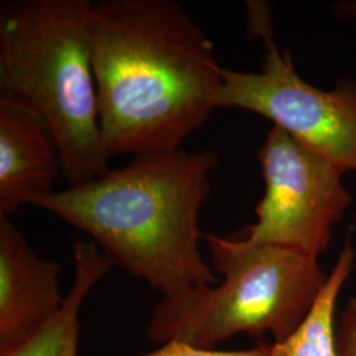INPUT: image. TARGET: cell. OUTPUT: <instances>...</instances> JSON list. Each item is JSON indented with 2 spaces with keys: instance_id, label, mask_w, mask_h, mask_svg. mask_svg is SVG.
I'll use <instances>...</instances> for the list:
<instances>
[{
  "instance_id": "obj_12",
  "label": "cell",
  "mask_w": 356,
  "mask_h": 356,
  "mask_svg": "<svg viewBox=\"0 0 356 356\" xmlns=\"http://www.w3.org/2000/svg\"><path fill=\"white\" fill-rule=\"evenodd\" d=\"M338 356H356V297L346 306L337 327Z\"/></svg>"
},
{
  "instance_id": "obj_6",
  "label": "cell",
  "mask_w": 356,
  "mask_h": 356,
  "mask_svg": "<svg viewBox=\"0 0 356 356\" xmlns=\"http://www.w3.org/2000/svg\"><path fill=\"white\" fill-rule=\"evenodd\" d=\"M266 191L245 238L318 259L353 198L343 170L272 126L257 151Z\"/></svg>"
},
{
  "instance_id": "obj_2",
  "label": "cell",
  "mask_w": 356,
  "mask_h": 356,
  "mask_svg": "<svg viewBox=\"0 0 356 356\" xmlns=\"http://www.w3.org/2000/svg\"><path fill=\"white\" fill-rule=\"evenodd\" d=\"M218 161L210 149L147 153L32 204L88 234L114 267L170 297L216 284L200 251V213Z\"/></svg>"
},
{
  "instance_id": "obj_1",
  "label": "cell",
  "mask_w": 356,
  "mask_h": 356,
  "mask_svg": "<svg viewBox=\"0 0 356 356\" xmlns=\"http://www.w3.org/2000/svg\"><path fill=\"white\" fill-rule=\"evenodd\" d=\"M90 33L110 159L179 149L219 108L214 45L176 0L97 1Z\"/></svg>"
},
{
  "instance_id": "obj_3",
  "label": "cell",
  "mask_w": 356,
  "mask_h": 356,
  "mask_svg": "<svg viewBox=\"0 0 356 356\" xmlns=\"http://www.w3.org/2000/svg\"><path fill=\"white\" fill-rule=\"evenodd\" d=\"M92 4L90 0L0 4V99L28 107L47 122L69 186L111 170L91 61Z\"/></svg>"
},
{
  "instance_id": "obj_7",
  "label": "cell",
  "mask_w": 356,
  "mask_h": 356,
  "mask_svg": "<svg viewBox=\"0 0 356 356\" xmlns=\"http://www.w3.org/2000/svg\"><path fill=\"white\" fill-rule=\"evenodd\" d=\"M61 264L40 257L10 218L0 216V353L40 330L63 307Z\"/></svg>"
},
{
  "instance_id": "obj_9",
  "label": "cell",
  "mask_w": 356,
  "mask_h": 356,
  "mask_svg": "<svg viewBox=\"0 0 356 356\" xmlns=\"http://www.w3.org/2000/svg\"><path fill=\"white\" fill-rule=\"evenodd\" d=\"M73 252L76 277L60 312L32 337L0 356H78L81 307L95 284L114 266L94 241H76Z\"/></svg>"
},
{
  "instance_id": "obj_13",
  "label": "cell",
  "mask_w": 356,
  "mask_h": 356,
  "mask_svg": "<svg viewBox=\"0 0 356 356\" xmlns=\"http://www.w3.org/2000/svg\"><path fill=\"white\" fill-rule=\"evenodd\" d=\"M248 16V29L251 35H259L264 40L272 38V24H270V13L267 4L250 1L247 6Z\"/></svg>"
},
{
  "instance_id": "obj_4",
  "label": "cell",
  "mask_w": 356,
  "mask_h": 356,
  "mask_svg": "<svg viewBox=\"0 0 356 356\" xmlns=\"http://www.w3.org/2000/svg\"><path fill=\"white\" fill-rule=\"evenodd\" d=\"M222 280L164 297L154 307L148 338L213 348L235 335L286 339L314 305L327 275L318 259L245 236L204 234Z\"/></svg>"
},
{
  "instance_id": "obj_10",
  "label": "cell",
  "mask_w": 356,
  "mask_h": 356,
  "mask_svg": "<svg viewBox=\"0 0 356 356\" xmlns=\"http://www.w3.org/2000/svg\"><path fill=\"white\" fill-rule=\"evenodd\" d=\"M355 256L353 245L346 243L305 319L286 339L270 344V356H338L335 307Z\"/></svg>"
},
{
  "instance_id": "obj_5",
  "label": "cell",
  "mask_w": 356,
  "mask_h": 356,
  "mask_svg": "<svg viewBox=\"0 0 356 356\" xmlns=\"http://www.w3.org/2000/svg\"><path fill=\"white\" fill-rule=\"evenodd\" d=\"M267 54L259 72L222 67L219 108L260 115L296 140L356 175V81L342 78L319 89L300 76L289 51L273 38L264 40Z\"/></svg>"
},
{
  "instance_id": "obj_8",
  "label": "cell",
  "mask_w": 356,
  "mask_h": 356,
  "mask_svg": "<svg viewBox=\"0 0 356 356\" xmlns=\"http://www.w3.org/2000/svg\"><path fill=\"white\" fill-rule=\"evenodd\" d=\"M63 173L57 143L47 122L31 108L0 99V216L54 191Z\"/></svg>"
},
{
  "instance_id": "obj_14",
  "label": "cell",
  "mask_w": 356,
  "mask_h": 356,
  "mask_svg": "<svg viewBox=\"0 0 356 356\" xmlns=\"http://www.w3.org/2000/svg\"><path fill=\"white\" fill-rule=\"evenodd\" d=\"M334 13L350 22H356V0H339L331 6Z\"/></svg>"
},
{
  "instance_id": "obj_11",
  "label": "cell",
  "mask_w": 356,
  "mask_h": 356,
  "mask_svg": "<svg viewBox=\"0 0 356 356\" xmlns=\"http://www.w3.org/2000/svg\"><path fill=\"white\" fill-rule=\"evenodd\" d=\"M140 356H270V344L261 343L251 350L242 351H220L172 341Z\"/></svg>"
}]
</instances>
